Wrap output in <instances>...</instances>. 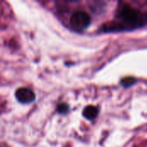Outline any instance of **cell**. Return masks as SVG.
<instances>
[{
  "label": "cell",
  "mask_w": 147,
  "mask_h": 147,
  "mask_svg": "<svg viewBox=\"0 0 147 147\" xmlns=\"http://www.w3.org/2000/svg\"><path fill=\"white\" fill-rule=\"evenodd\" d=\"M15 95H16V100L22 104L30 103V102H34L35 99V95H34V91L32 90H30L28 88H25V87L17 89Z\"/></svg>",
  "instance_id": "obj_3"
},
{
  "label": "cell",
  "mask_w": 147,
  "mask_h": 147,
  "mask_svg": "<svg viewBox=\"0 0 147 147\" xmlns=\"http://www.w3.org/2000/svg\"><path fill=\"white\" fill-rule=\"evenodd\" d=\"M136 82H137V78H135L134 77H126L121 80V84L124 88H129V87L134 85L136 84Z\"/></svg>",
  "instance_id": "obj_5"
},
{
  "label": "cell",
  "mask_w": 147,
  "mask_h": 147,
  "mask_svg": "<svg viewBox=\"0 0 147 147\" xmlns=\"http://www.w3.org/2000/svg\"><path fill=\"white\" fill-rule=\"evenodd\" d=\"M99 114V109L96 106L93 105H89L86 108H84V111H83V115L84 118H86L87 120L92 121L94 119H96L97 117Z\"/></svg>",
  "instance_id": "obj_4"
},
{
  "label": "cell",
  "mask_w": 147,
  "mask_h": 147,
  "mask_svg": "<svg viewBox=\"0 0 147 147\" xmlns=\"http://www.w3.org/2000/svg\"><path fill=\"white\" fill-rule=\"evenodd\" d=\"M91 23V17L84 10L78 9L74 11L69 19V24L70 27L72 28V30L82 33L85 31Z\"/></svg>",
  "instance_id": "obj_2"
},
{
  "label": "cell",
  "mask_w": 147,
  "mask_h": 147,
  "mask_svg": "<svg viewBox=\"0 0 147 147\" xmlns=\"http://www.w3.org/2000/svg\"><path fill=\"white\" fill-rule=\"evenodd\" d=\"M57 111L59 114H66L69 112V106L66 103H60L57 108Z\"/></svg>",
  "instance_id": "obj_6"
},
{
  "label": "cell",
  "mask_w": 147,
  "mask_h": 147,
  "mask_svg": "<svg viewBox=\"0 0 147 147\" xmlns=\"http://www.w3.org/2000/svg\"><path fill=\"white\" fill-rule=\"evenodd\" d=\"M147 4V1H146ZM147 26V9L136 8L127 2L119 1L114 18L103 23L98 33L130 32Z\"/></svg>",
  "instance_id": "obj_1"
},
{
  "label": "cell",
  "mask_w": 147,
  "mask_h": 147,
  "mask_svg": "<svg viewBox=\"0 0 147 147\" xmlns=\"http://www.w3.org/2000/svg\"><path fill=\"white\" fill-rule=\"evenodd\" d=\"M0 147H1V146H0Z\"/></svg>",
  "instance_id": "obj_7"
}]
</instances>
